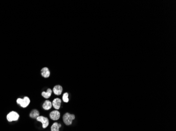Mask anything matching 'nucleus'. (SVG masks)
Masks as SVG:
<instances>
[{
  "label": "nucleus",
  "instance_id": "obj_11",
  "mask_svg": "<svg viewBox=\"0 0 176 131\" xmlns=\"http://www.w3.org/2000/svg\"><path fill=\"white\" fill-rule=\"evenodd\" d=\"M52 93V90L49 88L48 89L47 92H45V91L42 92L41 93V95L45 99H49L51 96Z\"/></svg>",
  "mask_w": 176,
  "mask_h": 131
},
{
  "label": "nucleus",
  "instance_id": "obj_9",
  "mask_svg": "<svg viewBox=\"0 0 176 131\" xmlns=\"http://www.w3.org/2000/svg\"><path fill=\"white\" fill-rule=\"evenodd\" d=\"M52 102L49 100H46L43 104L42 107L46 110H49L52 108Z\"/></svg>",
  "mask_w": 176,
  "mask_h": 131
},
{
  "label": "nucleus",
  "instance_id": "obj_12",
  "mask_svg": "<svg viewBox=\"0 0 176 131\" xmlns=\"http://www.w3.org/2000/svg\"><path fill=\"white\" fill-rule=\"evenodd\" d=\"M39 115H40V113L39 111L36 110V109L33 110L30 113V117L32 119H36L38 117L40 116Z\"/></svg>",
  "mask_w": 176,
  "mask_h": 131
},
{
  "label": "nucleus",
  "instance_id": "obj_13",
  "mask_svg": "<svg viewBox=\"0 0 176 131\" xmlns=\"http://www.w3.org/2000/svg\"><path fill=\"white\" fill-rule=\"evenodd\" d=\"M62 100L65 103H68L69 101V93L68 92H65L62 96Z\"/></svg>",
  "mask_w": 176,
  "mask_h": 131
},
{
  "label": "nucleus",
  "instance_id": "obj_2",
  "mask_svg": "<svg viewBox=\"0 0 176 131\" xmlns=\"http://www.w3.org/2000/svg\"><path fill=\"white\" fill-rule=\"evenodd\" d=\"M16 102L17 104H20L21 107L25 108L29 105L30 103V100L28 97H25L23 99H17L16 100Z\"/></svg>",
  "mask_w": 176,
  "mask_h": 131
},
{
  "label": "nucleus",
  "instance_id": "obj_5",
  "mask_svg": "<svg viewBox=\"0 0 176 131\" xmlns=\"http://www.w3.org/2000/svg\"><path fill=\"white\" fill-rule=\"evenodd\" d=\"M50 118L53 121H57L60 118V112L56 110L52 111L50 113Z\"/></svg>",
  "mask_w": 176,
  "mask_h": 131
},
{
  "label": "nucleus",
  "instance_id": "obj_3",
  "mask_svg": "<svg viewBox=\"0 0 176 131\" xmlns=\"http://www.w3.org/2000/svg\"><path fill=\"white\" fill-rule=\"evenodd\" d=\"M19 117H20V115L17 112L15 111H12L7 115V119L9 122H11L13 121H17Z\"/></svg>",
  "mask_w": 176,
  "mask_h": 131
},
{
  "label": "nucleus",
  "instance_id": "obj_10",
  "mask_svg": "<svg viewBox=\"0 0 176 131\" xmlns=\"http://www.w3.org/2000/svg\"><path fill=\"white\" fill-rule=\"evenodd\" d=\"M62 126L61 124L58 122H54L51 126V131H60L59 129Z\"/></svg>",
  "mask_w": 176,
  "mask_h": 131
},
{
  "label": "nucleus",
  "instance_id": "obj_6",
  "mask_svg": "<svg viewBox=\"0 0 176 131\" xmlns=\"http://www.w3.org/2000/svg\"><path fill=\"white\" fill-rule=\"evenodd\" d=\"M61 100L60 98H55L53 100V101L52 102V106L53 107L56 109V110H59L60 109L61 105Z\"/></svg>",
  "mask_w": 176,
  "mask_h": 131
},
{
  "label": "nucleus",
  "instance_id": "obj_4",
  "mask_svg": "<svg viewBox=\"0 0 176 131\" xmlns=\"http://www.w3.org/2000/svg\"><path fill=\"white\" fill-rule=\"evenodd\" d=\"M37 121L40 122L42 124V127L43 128H46L49 125V119L43 116H39L36 119Z\"/></svg>",
  "mask_w": 176,
  "mask_h": 131
},
{
  "label": "nucleus",
  "instance_id": "obj_7",
  "mask_svg": "<svg viewBox=\"0 0 176 131\" xmlns=\"http://www.w3.org/2000/svg\"><path fill=\"white\" fill-rule=\"evenodd\" d=\"M53 93L56 96H60L63 91V88L61 85H56L54 86L52 90Z\"/></svg>",
  "mask_w": 176,
  "mask_h": 131
},
{
  "label": "nucleus",
  "instance_id": "obj_1",
  "mask_svg": "<svg viewBox=\"0 0 176 131\" xmlns=\"http://www.w3.org/2000/svg\"><path fill=\"white\" fill-rule=\"evenodd\" d=\"M76 119V117L73 114H70L68 112L65 113L63 115V121L64 123L67 126L71 125L72 124L73 121Z\"/></svg>",
  "mask_w": 176,
  "mask_h": 131
},
{
  "label": "nucleus",
  "instance_id": "obj_8",
  "mask_svg": "<svg viewBox=\"0 0 176 131\" xmlns=\"http://www.w3.org/2000/svg\"><path fill=\"white\" fill-rule=\"evenodd\" d=\"M41 75L45 78L49 77L50 75V71L48 68L44 67L41 69Z\"/></svg>",
  "mask_w": 176,
  "mask_h": 131
}]
</instances>
